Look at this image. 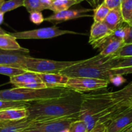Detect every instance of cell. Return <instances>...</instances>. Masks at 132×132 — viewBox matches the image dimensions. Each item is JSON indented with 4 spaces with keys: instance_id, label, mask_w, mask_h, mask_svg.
<instances>
[{
    "instance_id": "23",
    "label": "cell",
    "mask_w": 132,
    "mask_h": 132,
    "mask_svg": "<svg viewBox=\"0 0 132 132\" xmlns=\"http://www.w3.org/2000/svg\"><path fill=\"white\" fill-rule=\"evenodd\" d=\"M27 70L6 65H0V74L12 77L25 72Z\"/></svg>"
},
{
    "instance_id": "42",
    "label": "cell",
    "mask_w": 132,
    "mask_h": 132,
    "mask_svg": "<svg viewBox=\"0 0 132 132\" xmlns=\"http://www.w3.org/2000/svg\"><path fill=\"white\" fill-rule=\"evenodd\" d=\"M5 1V0H0V6H1V5H2V3H3Z\"/></svg>"
},
{
    "instance_id": "33",
    "label": "cell",
    "mask_w": 132,
    "mask_h": 132,
    "mask_svg": "<svg viewBox=\"0 0 132 132\" xmlns=\"http://www.w3.org/2000/svg\"><path fill=\"white\" fill-rule=\"evenodd\" d=\"M104 3L110 10L121 8L122 0H104Z\"/></svg>"
},
{
    "instance_id": "30",
    "label": "cell",
    "mask_w": 132,
    "mask_h": 132,
    "mask_svg": "<svg viewBox=\"0 0 132 132\" xmlns=\"http://www.w3.org/2000/svg\"><path fill=\"white\" fill-rule=\"evenodd\" d=\"M131 66H132V56L119 58L118 62L114 68H122Z\"/></svg>"
},
{
    "instance_id": "13",
    "label": "cell",
    "mask_w": 132,
    "mask_h": 132,
    "mask_svg": "<svg viewBox=\"0 0 132 132\" xmlns=\"http://www.w3.org/2000/svg\"><path fill=\"white\" fill-rule=\"evenodd\" d=\"M125 45V40L114 34L108 39L99 48V54L103 56H114L116 53Z\"/></svg>"
},
{
    "instance_id": "36",
    "label": "cell",
    "mask_w": 132,
    "mask_h": 132,
    "mask_svg": "<svg viewBox=\"0 0 132 132\" xmlns=\"http://www.w3.org/2000/svg\"><path fill=\"white\" fill-rule=\"evenodd\" d=\"M53 1L54 0H40V2L42 4L45 10H46V9H50Z\"/></svg>"
},
{
    "instance_id": "37",
    "label": "cell",
    "mask_w": 132,
    "mask_h": 132,
    "mask_svg": "<svg viewBox=\"0 0 132 132\" xmlns=\"http://www.w3.org/2000/svg\"><path fill=\"white\" fill-rule=\"evenodd\" d=\"M104 0H92L91 5L95 8L97 6H99V5H101V3H103L104 2Z\"/></svg>"
},
{
    "instance_id": "10",
    "label": "cell",
    "mask_w": 132,
    "mask_h": 132,
    "mask_svg": "<svg viewBox=\"0 0 132 132\" xmlns=\"http://www.w3.org/2000/svg\"><path fill=\"white\" fill-rule=\"evenodd\" d=\"M132 124V105L116 114L106 124V132H120Z\"/></svg>"
},
{
    "instance_id": "31",
    "label": "cell",
    "mask_w": 132,
    "mask_h": 132,
    "mask_svg": "<svg viewBox=\"0 0 132 132\" xmlns=\"http://www.w3.org/2000/svg\"><path fill=\"white\" fill-rule=\"evenodd\" d=\"M112 75H128L132 74V66L131 67H122V68H113L111 69Z\"/></svg>"
},
{
    "instance_id": "5",
    "label": "cell",
    "mask_w": 132,
    "mask_h": 132,
    "mask_svg": "<svg viewBox=\"0 0 132 132\" xmlns=\"http://www.w3.org/2000/svg\"><path fill=\"white\" fill-rule=\"evenodd\" d=\"M79 61H55L28 56L23 68L36 73H57Z\"/></svg>"
},
{
    "instance_id": "45",
    "label": "cell",
    "mask_w": 132,
    "mask_h": 132,
    "mask_svg": "<svg viewBox=\"0 0 132 132\" xmlns=\"http://www.w3.org/2000/svg\"><path fill=\"white\" fill-rule=\"evenodd\" d=\"M131 104H132V100H131Z\"/></svg>"
},
{
    "instance_id": "3",
    "label": "cell",
    "mask_w": 132,
    "mask_h": 132,
    "mask_svg": "<svg viewBox=\"0 0 132 132\" xmlns=\"http://www.w3.org/2000/svg\"><path fill=\"white\" fill-rule=\"evenodd\" d=\"M119 58L103 56L99 54L88 59L79 60L61 71L70 77H89L109 80L112 76L111 69L116 67Z\"/></svg>"
},
{
    "instance_id": "39",
    "label": "cell",
    "mask_w": 132,
    "mask_h": 132,
    "mask_svg": "<svg viewBox=\"0 0 132 132\" xmlns=\"http://www.w3.org/2000/svg\"><path fill=\"white\" fill-rule=\"evenodd\" d=\"M4 14L5 13L2 12L0 11V25L3 22L4 20Z\"/></svg>"
},
{
    "instance_id": "46",
    "label": "cell",
    "mask_w": 132,
    "mask_h": 132,
    "mask_svg": "<svg viewBox=\"0 0 132 132\" xmlns=\"http://www.w3.org/2000/svg\"><path fill=\"white\" fill-rule=\"evenodd\" d=\"M82 1H85V0H82Z\"/></svg>"
},
{
    "instance_id": "41",
    "label": "cell",
    "mask_w": 132,
    "mask_h": 132,
    "mask_svg": "<svg viewBox=\"0 0 132 132\" xmlns=\"http://www.w3.org/2000/svg\"><path fill=\"white\" fill-rule=\"evenodd\" d=\"M60 132H69V131H68V128H67V129H63V130H62Z\"/></svg>"
},
{
    "instance_id": "14",
    "label": "cell",
    "mask_w": 132,
    "mask_h": 132,
    "mask_svg": "<svg viewBox=\"0 0 132 132\" xmlns=\"http://www.w3.org/2000/svg\"><path fill=\"white\" fill-rule=\"evenodd\" d=\"M47 87H66L69 77L61 72L37 73Z\"/></svg>"
},
{
    "instance_id": "20",
    "label": "cell",
    "mask_w": 132,
    "mask_h": 132,
    "mask_svg": "<svg viewBox=\"0 0 132 132\" xmlns=\"http://www.w3.org/2000/svg\"><path fill=\"white\" fill-rule=\"evenodd\" d=\"M121 10L124 22L128 25L132 26V0L122 2Z\"/></svg>"
},
{
    "instance_id": "7",
    "label": "cell",
    "mask_w": 132,
    "mask_h": 132,
    "mask_svg": "<svg viewBox=\"0 0 132 132\" xmlns=\"http://www.w3.org/2000/svg\"><path fill=\"white\" fill-rule=\"evenodd\" d=\"M76 120L77 118L65 117L32 121L22 132H60L69 128L71 123Z\"/></svg>"
},
{
    "instance_id": "44",
    "label": "cell",
    "mask_w": 132,
    "mask_h": 132,
    "mask_svg": "<svg viewBox=\"0 0 132 132\" xmlns=\"http://www.w3.org/2000/svg\"><path fill=\"white\" fill-rule=\"evenodd\" d=\"M91 3H92V0H91V2H90V5H91Z\"/></svg>"
},
{
    "instance_id": "25",
    "label": "cell",
    "mask_w": 132,
    "mask_h": 132,
    "mask_svg": "<svg viewBox=\"0 0 132 132\" xmlns=\"http://www.w3.org/2000/svg\"><path fill=\"white\" fill-rule=\"evenodd\" d=\"M31 102H15V101L2 100H0V111L10 108H21V107H28Z\"/></svg>"
},
{
    "instance_id": "28",
    "label": "cell",
    "mask_w": 132,
    "mask_h": 132,
    "mask_svg": "<svg viewBox=\"0 0 132 132\" xmlns=\"http://www.w3.org/2000/svg\"><path fill=\"white\" fill-rule=\"evenodd\" d=\"M132 56V43L125 44L113 56L115 58H123Z\"/></svg>"
},
{
    "instance_id": "16",
    "label": "cell",
    "mask_w": 132,
    "mask_h": 132,
    "mask_svg": "<svg viewBox=\"0 0 132 132\" xmlns=\"http://www.w3.org/2000/svg\"><path fill=\"white\" fill-rule=\"evenodd\" d=\"M28 117L27 107L10 108L0 111V121L19 120Z\"/></svg>"
},
{
    "instance_id": "35",
    "label": "cell",
    "mask_w": 132,
    "mask_h": 132,
    "mask_svg": "<svg viewBox=\"0 0 132 132\" xmlns=\"http://www.w3.org/2000/svg\"><path fill=\"white\" fill-rule=\"evenodd\" d=\"M125 44L132 43V26L128 25V31L125 39Z\"/></svg>"
},
{
    "instance_id": "40",
    "label": "cell",
    "mask_w": 132,
    "mask_h": 132,
    "mask_svg": "<svg viewBox=\"0 0 132 132\" xmlns=\"http://www.w3.org/2000/svg\"><path fill=\"white\" fill-rule=\"evenodd\" d=\"M6 34V32H5V31H4V30L2 28H1V27H0V35H1V34Z\"/></svg>"
},
{
    "instance_id": "19",
    "label": "cell",
    "mask_w": 132,
    "mask_h": 132,
    "mask_svg": "<svg viewBox=\"0 0 132 132\" xmlns=\"http://www.w3.org/2000/svg\"><path fill=\"white\" fill-rule=\"evenodd\" d=\"M83 1L82 0H54L49 10L54 13L59 12L69 9L72 6L79 4Z\"/></svg>"
},
{
    "instance_id": "27",
    "label": "cell",
    "mask_w": 132,
    "mask_h": 132,
    "mask_svg": "<svg viewBox=\"0 0 132 132\" xmlns=\"http://www.w3.org/2000/svg\"><path fill=\"white\" fill-rule=\"evenodd\" d=\"M68 131L69 132H88L86 124L85 122L79 119L71 123L68 128Z\"/></svg>"
},
{
    "instance_id": "21",
    "label": "cell",
    "mask_w": 132,
    "mask_h": 132,
    "mask_svg": "<svg viewBox=\"0 0 132 132\" xmlns=\"http://www.w3.org/2000/svg\"><path fill=\"white\" fill-rule=\"evenodd\" d=\"M94 22H103L106 18L110 9L105 5L104 2L94 9Z\"/></svg>"
},
{
    "instance_id": "34",
    "label": "cell",
    "mask_w": 132,
    "mask_h": 132,
    "mask_svg": "<svg viewBox=\"0 0 132 132\" xmlns=\"http://www.w3.org/2000/svg\"><path fill=\"white\" fill-rule=\"evenodd\" d=\"M106 124L105 123H98L95 127L89 132H106Z\"/></svg>"
},
{
    "instance_id": "15",
    "label": "cell",
    "mask_w": 132,
    "mask_h": 132,
    "mask_svg": "<svg viewBox=\"0 0 132 132\" xmlns=\"http://www.w3.org/2000/svg\"><path fill=\"white\" fill-rule=\"evenodd\" d=\"M17 39L9 33L0 35V49L9 51H19L21 53H29V50L21 46L17 41Z\"/></svg>"
},
{
    "instance_id": "24",
    "label": "cell",
    "mask_w": 132,
    "mask_h": 132,
    "mask_svg": "<svg viewBox=\"0 0 132 132\" xmlns=\"http://www.w3.org/2000/svg\"><path fill=\"white\" fill-rule=\"evenodd\" d=\"M24 0H8L5 1L0 6V11L3 13L16 9L23 6Z\"/></svg>"
},
{
    "instance_id": "29",
    "label": "cell",
    "mask_w": 132,
    "mask_h": 132,
    "mask_svg": "<svg viewBox=\"0 0 132 132\" xmlns=\"http://www.w3.org/2000/svg\"><path fill=\"white\" fill-rule=\"evenodd\" d=\"M30 20L31 22L36 25H39L45 21V18H44L43 15L41 12H33L30 13Z\"/></svg>"
},
{
    "instance_id": "38",
    "label": "cell",
    "mask_w": 132,
    "mask_h": 132,
    "mask_svg": "<svg viewBox=\"0 0 132 132\" xmlns=\"http://www.w3.org/2000/svg\"><path fill=\"white\" fill-rule=\"evenodd\" d=\"M120 132H132V124L129 126L128 127H127V128L124 129L123 130H122Z\"/></svg>"
},
{
    "instance_id": "9",
    "label": "cell",
    "mask_w": 132,
    "mask_h": 132,
    "mask_svg": "<svg viewBox=\"0 0 132 132\" xmlns=\"http://www.w3.org/2000/svg\"><path fill=\"white\" fill-rule=\"evenodd\" d=\"M114 33L115 31L111 30L104 21L94 22L90 29L88 42L94 49H99Z\"/></svg>"
},
{
    "instance_id": "12",
    "label": "cell",
    "mask_w": 132,
    "mask_h": 132,
    "mask_svg": "<svg viewBox=\"0 0 132 132\" xmlns=\"http://www.w3.org/2000/svg\"><path fill=\"white\" fill-rule=\"evenodd\" d=\"M21 53V52L9 51L0 49V65H6L23 69V64L29 56Z\"/></svg>"
},
{
    "instance_id": "18",
    "label": "cell",
    "mask_w": 132,
    "mask_h": 132,
    "mask_svg": "<svg viewBox=\"0 0 132 132\" xmlns=\"http://www.w3.org/2000/svg\"><path fill=\"white\" fill-rule=\"evenodd\" d=\"M106 25L112 31H117L118 28L122 26L125 23L122 18L121 8H117L110 10L106 18L104 21Z\"/></svg>"
},
{
    "instance_id": "1",
    "label": "cell",
    "mask_w": 132,
    "mask_h": 132,
    "mask_svg": "<svg viewBox=\"0 0 132 132\" xmlns=\"http://www.w3.org/2000/svg\"><path fill=\"white\" fill-rule=\"evenodd\" d=\"M97 91L84 93L79 113L78 119L85 122L88 132L98 123L107 124L116 114L132 105L131 101L115 98L112 92Z\"/></svg>"
},
{
    "instance_id": "8",
    "label": "cell",
    "mask_w": 132,
    "mask_h": 132,
    "mask_svg": "<svg viewBox=\"0 0 132 132\" xmlns=\"http://www.w3.org/2000/svg\"><path fill=\"white\" fill-rule=\"evenodd\" d=\"M110 81L104 79L89 77H70L66 87L72 91L84 93L86 91H94L108 87Z\"/></svg>"
},
{
    "instance_id": "32",
    "label": "cell",
    "mask_w": 132,
    "mask_h": 132,
    "mask_svg": "<svg viewBox=\"0 0 132 132\" xmlns=\"http://www.w3.org/2000/svg\"><path fill=\"white\" fill-rule=\"evenodd\" d=\"M126 81V80L123 77V75H113L110 79V82L112 83L116 86H119Z\"/></svg>"
},
{
    "instance_id": "11",
    "label": "cell",
    "mask_w": 132,
    "mask_h": 132,
    "mask_svg": "<svg viewBox=\"0 0 132 132\" xmlns=\"http://www.w3.org/2000/svg\"><path fill=\"white\" fill-rule=\"evenodd\" d=\"M92 9H68L59 12L54 13L52 15L45 19L46 21L50 22L54 25L59 24L67 21L77 19L84 17H91L92 15L87 14V12L92 11Z\"/></svg>"
},
{
    "instance_id": "17",
    "label": "cell",
    "mask_w": 132,
    "mask_h": 132,
    "mask_svg": "<svg viewBox=\"0 0 132 132\" xmlns=\"http://www.w3.org/2000/svg\"><path fill=\"white\" fill-rule=\"evenodd\" d=\"M42 82L37 73L27 71L17 76L10 77V82L15 87H20L22 85L32 82Z\"/></svg>"
},
{
    "instance_id": "2",
    "label": "cell",
    "mask_w": 132,
    "mask_h": 132,
    "mask_svg": "<svg viewBox=\"0 0 132 132\" xmlns=\"http://www.w3.org/2000/svg\"><path fill=\"white\" fill-rule=\"evenodd\" d=\"M84 93L70 90L60 97L32 102L27 107L31 121L74 117L78 119Z\"/></svg>"
},
{
    "instance_id": "43",
    "label": "cell",
    "mask_w": 132,
    "mask_h": 132,
    "mask_svg": "<svg viewBox=\"0 0 132 132\" xmlns=\"http://www.w3.org/2000/svg\"><path fill=\"white\" fill-rule=\"evenodd\" d=\"M126 1V0H122V2H123V1Z\"/></svg>"
},
{
    "instance_id": "26",
    "label": "cell",
    "mask_w": 132,
    "mask_h": 132,
    "mask_svg": "<svg viewBox=\"0 0 132 132\" xmlns=\"http://www.w3.org/2000/svg\"><path fill=\"white\" fill-rule=\"evenodd\" d=\"M23 6L26 8L29 13L33 12H41L45 10L40 0H24Z\"/></svg>"
},
{
    "instance_id": "22",
    "label": "cell",
    "mask_w": 132,
    "mask_h": 132,
    "mask_svg": "<svg viewBox=\"0 0 132 132\" xmlns=\"http://www.w3.org/2000/svg\"><path fill=\"white\" fill-rule=\"evenodd\" d=\"M112 94L116 98L131 101L132 100V82L117 91L112 92Z\"/></svg>"
},
{
    "instance_id": "4",
    "label": "cell",
    "mask_w": 132,
    "mask_h": 132,
    "mask_svg": "<svg viewBox=\"0 0 132 132\" xmlns=\"http://www.w3.org/2000/svg\"><path fill=\"white\" fill-rule=\"evenodd\" d=\"M70 90L67 87H47L38 89L14 87L0 91V100L15 102H36L60 97Z\"/></svg>"
},
{
    "instance_id": "6",
    "label": "cell",
    "mask_w": 132,
    "mask_h": 132,
    "mask_svg": "<svg viewBox=\"0 0 132 132\" xmlns=\"http://www.w3.org/2000/svg\"><path fill=\"white\" fill-rule=\"evenodd\" d=\"M14 36L17 40H43V39H51L58 36L65 34H79L86 35V34L79 33L69 30L61 29L56 25L52 27H43L37 29L29 30V31H21L9 33Z\"/></svg>"
}]
</instances>
